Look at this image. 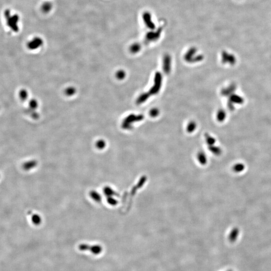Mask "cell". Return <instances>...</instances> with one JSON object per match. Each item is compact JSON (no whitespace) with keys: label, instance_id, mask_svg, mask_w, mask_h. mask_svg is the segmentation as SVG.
<instances>
[{"label":"cell","instance_id":"1","mask_svg":"<svg viewBox=\"0 0 271 271\" xmlns=\"http://www.w3.org/2000/svg\"><path fill=\"white\" fill-rule=\"evenodd\" d=\"M5 16L7 25L10 29L15 32H18L19 30L18 22L19 21V16L16 14L11 15L9 12H6Z\"/></svg>","mask_w":271,"mask_h":271},{"label":"cell","instance_id":"3","mask_svg":"<svg viewBox=\"0 0 271 271\" xmlns=\"http://www.w3.org/2000/svg\"><path fill=\"white\" fill-rule=\"evenodd\" d=\"M43 44V41L41 38L36 37L31 40L27 43V47L28 49L33 50L39 48Z\"/></svg>","mask_w":271,"mask_h":271},{"label":"cell","instance_id":"7","mask_svg":"<svg viewBox=\"0 0 271 271\" xmlns=\"http://www.w3.org/2000/svg\"><path fill=\"white\" fill-rule=\"evenodd\" d=\"M149 95L148 93H143L139 96V98L137 99V103L138 104H141L142 103H144L147 101L149 98Z\"/></svg>","mask_w":271,"mask_h":271},{"label":"cell","instance_id":"5","mask_svg":"<svg viewBox=\"0 0 271 271\" xmlns=\"http://www.w3.org/2000/svg\"><path fill=\"white\" fill-rule=\"evenodd\" d=\"M53 8L52 4L51 2H46L43 4L41 6V10L43 13L45 14L49 13L52 10Z\"/></svg>","mask_w":271,"mask_h":271},{"label":"cell","instance_id":"15","mask_svg":"<svg viewBox=\"0 0 271 271\" xmlns=\"http://www.w3.org/2000/svg\"><path fill=\"white\" fill-rule=\"evenodd\" d=\"M37 106V103L35 100H32L30 101L29 106L30 109H34Z\"/></svg>","mask_w":271,"mask_h":271},{"label":"cell","instance_id":"13","mask_svg":"<svg viewBox=\"0 0 271 271\" xmlns=\"http://www.w3.org/2000/svg\"><path fill=\"white\" fill-rule=\"evenodd\" d=\"M32 221L34 222V224H39L41 221V218L39 216L35 214L32 216Z\"/></svg>","mask_w":271,"mask_h":271},{"label":"cell","instance_id":"12","mask_svg":"<svg viewBox=\"0 0 271 271\" xmlns=\"http://www.w3.org/2000/svg\"><path fill=\"white\" fill-rule=\"evenodd\" d=\"M149 114L151 117H156L159 114V111L157 108H154L150 110Z\"/></svg>","mask_w":271,"mask_h":271},{"label":"cell","instance_id":"16","mask_svg":"<svg viewBox=\"0 0 271 271\" xmlns=\"http://www.w3.org/2000/svg\"><path fill=\"white\" fill-rule=\"evenodd\" d=\"M117 76L119 79H124L125 76V73L123 71H119V72L118 73Z\"/></svg>","mask_w":271,"mask_h":271},{"label":"cell","instance_id":"2","mask_svg":"<svg viewBox=\"0 0 271 271\" xmlns=\"http://www.w3.org/2000/svg\"><path fill=\"white\" fill-rule=\"evenodd\" d=\"M162 77L160 72H157L154 77V83L152 88H151L149 93L151 95H156L160 91L162 86Z\"/></svg>","mask_w":271,"mask_h":271},{"label":"cell","instance_id":"14","mask_svg":"<svg viewBox=\"0 0 271 271\" xmlns=\"http://www.w3.org/2000/svg\"><path fill=\"white\" fill-rule=\"evenodd\" d=\"M225 113L224 111H219L217 115V119L219 121H222V120H224V119L225 118Z\"/></svg>","mask_w":271,"mask_h":271},{"label":"cell","instance_id":"10","mask_svg":"<svg viewBox=\"0 0 271 271\" xmlns=\"http://www.w3.org/2000/svg\"><path fill=\"white\" fill-rule=\"evenodd\" d=\"M245 166L243 164L237 163L234 167V170L235 172L240 173L245 170Z\"/></svg>","mask_w":271,"mask_h":271},{"label":"cell","instance_id":"11","mask_svg":"<svg viewBox=\"0 0 271 271\" xmlns=\"http://www.w3.org/2000/svg\"><path fill=\"white\" fill-rule=\"evenodd\" d=\"M196 124L195 122L193 121H191L190 122H189L187 127V130L188 132H192L195 131L196 129Z\"/></svg>","mask_w":271,"mask_h":271},{"label":"cell","instance_id":"17","mask_svg":"<svg viewBox=\"0 0 271 271\" xmlns=\"http://www.w3.org/2000/svg\"><path fill=\"white\" fill-rule=\"evenodd\" d=\"M206 138V140L208 141V143H209L210 144H213V143L214 142V139L208 135H207Z\"/></svg>","mask_w":271,"mask_h":271},{"label":"cell","instance_id":"4","mask_svg":"<svg viewBox=\"0 0 271 271\" xmlns=\"http://www.w3.org/2000/svg\"><path fill=\"white\" fill-rule=\"evenodd\" d=\"M171 68V61L169 56H166L163 62V70L165 74H168L170 72Z\"/></svg>","mask_w":271,"mask_h":271},{"label":"cell","instance_id":"8","mask_svg":"<svg viewBox=\"0 0 271 271\" xmlns=\"http://www.w3.org/2000/svg\"><path fill=\"white\" fill-rule=\"evenodd\" d=\"M36 164H37V163H36V161H31L27 162V163L26 162L24 164V166H23V167H24V168L25 170H30V169H31L33 168L36 166Z\"/></svg>","mask_w":271,"mask_h":271},{"label":"cell","instance_id":"9","mask_svg":"<svg viewBox=\"0 0 271 271\" xmlns=\"http://www.w3.org/2000/svg\"><path fill=\"white\" fill-rule=\"evenodd\" d=\"M28 92L26 90H24V89L21 90L19 93V98L22 101H25V100H27L28 98Z\"/></svg>","mask_w":271,"mask_h":271},{"label":"cell","instance_id":"6","mask_svg":"<svg viewBox=\"0 0 271 271\" xmlns=\"http://www.w3.org/2000/svg\"><path fill=\"white\" fill-rule=\"evenodd\" d=\"M239 232L240 230L237 228H235L232 229L229 235V240L231 242H234L236 240L239 235Z\"/></svg>","mask_w":271,"mask_h":271}]
</instances>
